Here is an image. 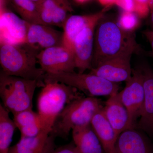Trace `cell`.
<instances>
[{
	"mask_svg": "<svg viewBox=\"0 0 153 153\" xmlns=\"http://www.w3.org/2000/svg\"><path fill=\"white\" fill-rule=\"evenodd\" d=\"M139 49L134 33L125 31L117 22L103 17L95 28L91 68L112 58L133 55Z\"/></svg>",
	"mask_w": 153,
	"mask_h": 153,
	"instance_id": "1",
	"label": "cell"
},
{
	"mask_svg": "<svg viewBox=\"0 0 153 153\" xmlns=\"http://www.w3.org/2000/svg\"><path fill=\"white\" fill-rule=\"evenodd\" d=\"M40 51L27 44H1L0 64L6 75L37 80L43 87L45 74L37 67V55Z\"/></svg>",
	"mask_w": 153,
	"mask_h": 153,
	"instance_id": "2",
	"label": "cell"
},
{
	"mask_svg": "<svg viewBox=\"0 0 153 153\" xmlns=\"http://www.w3.org/2000/svg\"><path fill=\"white\" fill-rule=\"evenodd\" d=\"M38 99V114L42 129L51 132L55 121L65 107L83 97L74 88L57 81H45Z\"/></svg>",
	"mask_w": 153,
	"mask_h": 153,
	"instance_id": "3",
	"label": "cell"
},
{
	"mask_svg": "<svg viewBox=\"0 0 153 153\" xmlns=\"http://www.w3.org/2000/svg\"><path fill=\"white\" fill-rule=\"evenodd\" d=\"M103 108L101 100L96 97H82L75 100L60 113L51 134L55 137L66 138L75 128L90 124L94 116Z\"/></svg>",
	"mask_w": 153,
	"mask_h": 153,
	"instance_id": "4",
	"label": "cell"
},
{
	"mask_svg": "<svg viewBox=\"0 0 153 153\" xmlns=\"http://www.w3.org/2000/svg\"><path fill=\"white\" fill-rule=\"evenodd\" d=\"M41 86L37 80L0 74V97L3 106L13 115L33 108L36 88Z\"/></svg>",
	"mask_w": 153,
	"mask_h": 153,
	"instance_id": "5",
	"label": "cell"
},
{
	"mask_svg": "<svg viewBox=\"0 0 153 153\" xmlns=\"http://www.w3.org/2000/svg\"><path fill=\"white\" fill-rule=\"evenodd\" d=\"M44 81H57L70 85L88 96H111L119 93V87L117 83L89 73L59 72L45 73Z\"/></svg>",
	"mask_w": 153,
	"mask_h": 153,
	"instance_id": "6",
	"label": "cell"
},
{
	"mask_svg": "<svg viewBox=\"0 0 153 153\" xmlns=\"http://www.w3.org/2000/svg\"><path fill=\"white\" fill-rule=\"evenodd\" d=\"M126 82L125 87L118 94L128 112L131 128H135L137 120L141 114L144 101V88L141 68L132 69L131 77Z\"/></svg>",
	"mask_w": 153,
	"mask_h": 153,
	"instance_id": "7",
	"label": "cell"
},
{
	"mask_svg": "<svg viewBox=\"0 0 153 153\" xmlns=\"http://www.w3.org/2000/svg\"><path fill=\"white\" fill-rule=\"evenodd\" d=\"M37 59L46 73L74 72L76 68L74 52L63 44L41 50Z\"/></svg>",
	"mask_w": 153,
	"mask_h": 153,
	"instance_id": "8",
	"label": "cell"
},
{
	"mask_svg": "<svg viewBox=\"0 0 153 153\" xmlns=\"http://www.w3.org/2000/svg\"><path fill=\"white\" fill-rule=\"evenodd\" d=\"M28 22L1 6V44H25Z\"/></svg>",
	"mask_w": 153,
	"mask_h": 153,
	"instance_id": "9",
	"label": "cell"
},
{
	"mask_svg": "<svg viewBox=\"0 0 153 153\" xmlns=\"http://www.w3.org/2000/svg\"><path fill=\"white\" fill-rule=\"evenodd\" d=\"M100 20L88 25L77 36L74 45L76 68L80 73L91 68L96 27Z\"/></svg>",
	"mask_w": 153,
	"mask_h": 153,
	"instance_id": "10",
	"label": "cell"
},
{
	"mask_svg": "<svg viewBox=\"0 0 153 153\" xmlns=\"http://www.w3.org/2000/svg\"><path fill=\"white\" fill-rule=\"evenodd\" d=\"M132 55L127 54L106 60L91 68L90 73L114 83L126 82L132 74L130 63Z\"/></svg>",
	"mask_w": 153,
	"mask_h": 153,
	"instance_id": "11",
	"label": "cell"
},
{
	"mask_svg": "<svg viewBox=\"0 0 153 153\" xmlns=\"http://www.w3.org/2000/svg\"><path fill=\"white\" fill-rule=\"evenodd\" d=\"M63 33L48 25L28 23L26 44L41 51L63 44Z\"/></svg>",
	"mask_w": 153,
	"mask_h": 153,
	"instance_id": "12",
	"label": "cell"
},
{
	"mask_svg": "<svg viewBox=\"0 0 153 153\" xmlns=\"http://www.w3.org/2000/svg\"><path fill=\"white\" fill-rule=\"evenodd\" d=\"M55 138L50 132L42 130L35 136L21 137L8 153H51L56 149Z\"/></svg>",
	"mask_w": 153,
	"mask_h": 153,
	"instance_id": "13",
	"label": "cell"
},
{
	"mask_svg": "<svg viewBox=\"0 0 153 153\" xmlns=\"http://www.w3.org/2000/svg\"><path fill=\"white\" fill-rule=\"evenodd\" d=\"M145 91L144 101L138 128L153 136V69L148 66L140 68Z\"/></svg>",
	"mask_w": 153,
	"mask_h": 153,
	"instance_id": "14",
	"label": "cell"
},
{
	"mask_svg": "<svg viewBox=\"0 0 153 153\" xmlns=\"http://www.w3.org/2000/svg\"><path fill=\"white\" fill-rule=\"evenodd\" d=\"M108 7L96 13L87 15H70L63 27V45L74 52V41L77 36L91 23L104 17Z\"/></svg>",
	"mask_w": 153,
	"mask_h": 153,
	"instance_id": "15",
	"label": "cell"
},
{
	"mask_svg": "<svg viewBox=\"0 0 153 153\" xmlns=\"http://www.w3.org/2000/svg\"><path fill=\"white\" fill-rule=\"evenodd\" d=\"M103 111L118 137L123 132L131 128L128 112L118 93L110 96L105 102Z\"/></svg>",
	"mask_w": 153,
	"mask_h": 153,
	"instance_id": "16",
	"label": "cell"
},
{
	"mask_svg": "<svg viewBox=\"0 0 153 153\" xmlns=\"http://www.w3.org/2000/svg\"><path fill=\"white\" fill-rule=\"evenodd\" d=\"M115 149L117 153H153L147 139L135 128L126 130L120 135Z\"/></svg>",
	"mask_w": 153,
	"mask_h": 153,
	"instance_id": "17",
	"label": "cell"
},
{
	"mask_svg": "<svg viewBox=\"0 0 153 153\" xmlns=\"http://www.w3.org/2000/svg\"><path fill=\"white\" fill-rule=\"evenodd\" d=\"M91 125L100 141L105 153H117L115 144L118 137L107 119L103 108L94 116Z\"/></svg>",
	"mask_w": 153,
	"mask_h": 153,
	"instance_id": "18",
	"label": "cell"
},
{
	"mask_svg": "<svg viewBox=\"0 0 153 153\" xmlns=\"http://www.w3.org/2000/svg\"><path fill=\"white\" fill-rule=\"evenodd\" d=\"M72 135L79 153H105L91 124L73 129Z\"/></svg>",
	"mask_w": 153,
	"mask_h": 153,
	"instance_id": "19",
	"label": "cell"
},
{
	"mask_svg": "<svg viewBox=\"0 0 153 153\" xmlns=\"http://www.w3.org/2000/svg\"><path fill=\"white\" fill-rule=\"evenodd\" d=\"M13 116L14 122L21 132V137L35 136L43 130L40 116L33 108L20 111Z\"/></svg>",
	"mask_w": 153,
	"mask_h": 153,
	"instance_id": "20",
	"label": "cell"
},
{
	"mask_svg": "<svg viewBox=\"0 0 153 153\" xmlns=\"http://www.w3.org/2000/svg\"><path fill=\"white\" fill-rule=\"evenodd\" d=\"M9 111L0 104V153H8L15 130L17 128Z\"/></svg>",
	"mask_w": 153,
	"mask_h": 153,
	"instance_id": "21",
	"label": "cell"
},
{
	"mask_svg": "<svg viewBox=\"0 0 153 153\" xmlns=\"http://www.w3.org/2000/svg\"><path fill=\"white\" fill-rule=\"evenodd\" d=\"M13 7L25 21L33 24H43L39 16V7L31 0H10Z\"/></svg>",
	"mask_w": 153,
	"mask_h": 153,
	"instance_id": "22",
	"label": "cell"
},
{
	"mask_svg": "<svg viewBox=\"0 0 153 153\" xmlns=\"http://www.w3.org/2000/svg\"><path fill=\"white\" fill-rule=\"evenodd\" d=\"M73 9L68 0H63L52 13V26L63 28L66 19Z\"/></svg>",
	"mask_w": 153,
	"mask_h": 153,
	"instance_id": "23",
	"label": "cell"
},
{
	"mask_svg": "<svg viewBox=\"0 0 153 153\" xmlns=\"http://www.w3.org/2000/svg\"><path fill=\"white\" fill-rule=\"evenodd\" d=\"M63 0H44L39 6V16L43 25L52 26V13Z\"/></svg>",
	"mask_w": 153,
	"mask_h": 153,
	"instance_id": "24",
	"label": "cell"
},
{
	"mask_svg": "<svg viewBox=\"0 0 153 153\" xmlns=\"http://www.w3.org/2000/svg\"><path fill=\"white\" fill-rule=\"evenodd\" d=\"M140 18L135 13L124 11L119 18L117 23L123 30L134 33L139 27Z\"/></svg>",
	"mask_w": 153,
	"mask_h": 153,
	"instance_id": "25",
	"label": "cell"
},
{
	"mask_svg": "<svg viewBox=\"0 0 153 153\" xmlns=\"http://www.w3.org/2000/svg\"><path fill=\"white\" fill-rule=\"evenodd\" d=\"M135 4V13L140 18L147 16L150 12L149 6V0H134Z\"/></svg>",
	"mask_w": 153,
	"mask_h": 153,
	"instance_id": "26",
	"label": "cell"
},
{
	"mask_svg": "<svg viewBox=\"0 0 153 153\" xmlns=\"http://www.w3.org/2000/svg\"><path fill=\"white\" fill-rule=\"evenodd\" d=\"M115 4L124 11L135 13L136 6L134 0H117Z\"/></svg>",
	"mask_w": 153,
	"mask_h": 153,
	"instance_id": "27",
	"label": "cell"
},
{
	"mask_svg": "<svg viewBox=\"0 0 153 153\" xmlns=\"http://www.w3.org/2000/svg\"><path fill=\"white\" fill-rule=\"evenodd\" d=\"M51 153H80L77 150L74 143L62 146L55 149Z\"/></svg>",
	"mask_w": 153,
	"mask_h": 153,
	"instance_id": "28",
	"label": "cell"
},
{
	"mask_svg": "<svg viewBox=\"0 0 153 153\" xmlns=\"http://www.w3.org/2000/svg\"><path fill=\"white\" fill-rule=\"evenodd\" d=\"M143 33L150 44L153 55V31L152 30H146L143 32Z\"/></svg>",
	"mask_w": 153,
	"mask_h": 153,
	"instance_id": "29",
	"label": "cell"
},
{
	"mask_svg": "<svg viewBox=\"0 0 153 153\" xmlns=\"http://www.w3.org/2000/svg\"><path fill=\"white\" fill-rule=\"evenodd\" d=\"M98 1L102 5L108 7L112 5L115 4L117 0H98Z\"/></svg>",
	"mask_w": 153,
	"mask_h": 153,
	"instance_id": "30",
	"label": "cell"
},
{
	"mask_svg": "<svg viewBox=\"0 0 153 153\" xmlns=\"http://www.w3.org/2000/svg\"><path fill=\"white\" fill-rule=\"evenodd\" d=\"M151 12V18H150V24L152 30L153 31V10L150 11Z\"/></svg>",
	"mask_w": 153,
	"mask_h": 153,
	"instance_id": "31",
	"label": "cell"
},
{
	"mask_svg": "<svg viewBox=\"0 0 153 153\" xmlns=\"http://www.w3.org/2000/svg\"><path fill=\"white\" fill-rule=\"evenodd\" d=\"M74 1L76 3H79V4H83V3L87 2L90 0H74Z\"/></svg>",
	"mask_w": 153,
	"mask_h": 153,
	"instance_id": "32",
	"label": "cell"
},
{
	"mask_svg": "<svg viewBox=\"0 0 153 153\" xmlns=\"http://www.w3.org/2000/svg\"><path fill=\"white\" fill-rule=\"evenodd\" d=\"M31 1H33L34 2H35L36 4H37L38 6V7H39V6L41 5V4L42 3V2L44 0H31Z\"/></svg>",
	"mask_w": 153,
	"mask_h": 153,
	"instance_id": "33",
	"label": "cell"
},
{
	"mask_svg": "<svg viewBox=\"0 0 153 153\" xmlns=\"http://www.w3.org/2000/svg\"><path fill=\"white\" fill-rule=\"evenodd\" d=\"M149 6L150 11L153 10V0H149Z\"/></svg>",
	"mask_w": 153,
	"mask_h": 153,
	"instance_id": "34",
	"label": "cell"
},
{
	"mask_svg": "<svg viewBox=\"0 0 153 153\" xmlns=\"http://www.w3.org/2000/svg\"><path fill=\"white\" fill-rule=\"evenodd\" d=\"M0 1H6L7 0H0Z\"/></svg>",
	"mask_w": 153,
	"mask_h": 153,
	"instance_id": "35",
	"label": "cell"
}]
</instances>
